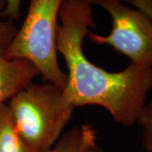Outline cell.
<instances>
[{
  "label": "cell",
  "mask_w": 152,
  "mask_h": 152,
  "mask_svg": "<svg viewBox=\"0 0 152 152\" xmlns=\"http://www.w3.org/2000/svg\"><path fill=\"white\" fill-rule=\"evenodd\" d=\"M57 52L68 69L64 88L75 107L96 105L107 110L116 124L138 122L152 89V67L130 64L120 72H108L94 64L83 51L88 28H96L92 5L86 0H64L59 10Z\"/></svg>",
  "instance_id": "obj_1"
},
{
  "label": "cell",
  "mask_w": 152,
  "mask_h": 152,
  "mask_svg": "<svg viewBox=\"0 0 152 152\" xmlns=\"http://www.w3.org/2000/svg\"><path fill=\"white\" fill-rule=\"evenodd\" d=\"M13 123L31 152H46L58 140L75 107L64 88L43 81L30 84L8 104Z\"/></svg>",
  "instance_id": "obj_2"
},
{
  "label": "cell",
  "mask_w": 152,
  "mask_h": 152,
  "mask_svg": "<svg viewBox=\"0 0 152 152\" xmlns=\"http://www.w3.org/2000/svg\"><path fill=\"white\" fill-rule=\"evenodd\" d=\"M64 0H30L21 27L5 49L9 58H26L38 69L44 81L65 88L68 76L57 57L59 10Z\"/></svg>",
  "instance_id": "obj_3"
},
{
  "label": "cell",
  "mask_w": 152,
  "mask_h": 152,
  "mask_svg": "<svg viewBox=\"0 0 152 152\" xmlns=\"http://www.w3.org/2000/svg\"><path fill=\"white\" fill-rule=\"evenodd\" d=\"M107 11L112 31L107 36L88 31V38L108 45L131 60V64L152 67V20L141 10L126 5L123 0H86Z\"/></svg>",
  "instance_id": "obj_4"
},
{
  "label": "cell",
  "mask_w": 152,
  "mask_h": 152,
  "mask_svg": "<svg viewBox=\"0 0 152 152\" xmlns=\"http://www.w3.org/2000/svg\"><path fill=\"white\" fill-rule=\"evenodd\" d=\"M6 46L0 44V107L41 75L38 69L26 58H9Z\"/></svg>",
  "instance_id": "obj_5"
},
{
  "label": "cell",
  "mask_w": 152,
  "mask_h": 152,
  "mask_svg": "<svg viewBox=\"0 0 152 152\" xmlns=\"http://www.w3.org/2000/svg\"><path fill=\"white\" fill-rule=\"evenodd\" d=\"M46 152H105L98 144L96 132L91 124L74 127L60 137Z\"/></svg>",
  "instance_id": "obj_6"
},
{
  "label": "cell",
  "mask_w": 152,
  "mask_h": 152,
  "mask_svg": "<svg viewBox=\"0 0 152 152\" xmlns=\"http://www.w3.org/2000/svg\"><path fill=\"white\" fill-rule=\"evenodd\" d=\"M0 152H31L17 132L7 103L0 107Z\"/></svg>",
  "instance_id": "obj_7"
},
{
  "label": "cell",
  "mask_w": 152,
  "mask_h": 152,
  "mask_svg": "<svg viewBox=\"0 0 152 152\" xmlns=\"http://www.w3.org/2000/svg\"><path fill=\"white\" fill-rule=\"evenodd\" d=\"M142 127V145L145 152H152V100L145 104L137 122Z\"/></svg>",
  "instance_id": "obj_8"
},
{
  "label": "cell",
  "mask_w": 152,
  "mask_h": 152,
  "mask_svg": "<svg viewBox=\"0 0 152 152\" xmlns=\"http://www.w3.org/2000/svg\"><path fill=\"white\" fill-rule=\"evenodd\" d=\"M5 8V0H0V44L8 46L16 35L18 28L11 21L2 20V14Z\"/></svg>",
  "instance_id": "obj_9"
},
{
  "label": "cell",
  "mask_w": 152,
  "mask_h": 152,
  "mask_svg": "<svg viewBox=\"0 0 152 152\" xmlns=\"http://www.w3.org/2000/svg\"><path fill=\"white\" fill-rule=\"evenodd\" d=\"M21 0H5V8L2 16H6L10 20H18L20 18Z\"/></svg>",
  "instance_id": "obj_10"
},
{
  "label": "cell",
  "mask_w": 152,
  "mask_h": 152,
  "mask_svg": "<svg viewBox=\"0 0 152 152\" xmlns=\"http://www.w3.org/2000/svg\"><path fill=\"white\" fill-rule=\"evenodd\" d=\"M123 2L144 12L152 20V0H123Z\"/></svg>",
  "instance_id": "obj_11"
}]
</instances>
